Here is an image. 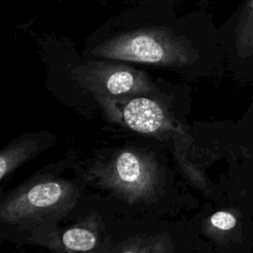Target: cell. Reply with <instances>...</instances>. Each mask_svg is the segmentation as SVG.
Instances as JSON below:
<instances>
[{
  "instance_id": "cell-9",
  "label": "cell",
  "mask_w": 253,
  "mask_h": 253,
  "mask_svg": "<svg viewBox=\"0 0 253 253\" xmlns=\"http://www.w3.org/2000/svg\"><path fill=\"white\" fill-rule=\"evenodd\" d=\"M176 253H205L203 244L200 242V236L190 228L188 220H186V225L181 234Z\"/></svg>"
},
{
  "instance_id": "cell-1",
  "label": "cell",
  "mask_w": 253,
  "mask_h": 253,
  "mask_svg": "<svg viewBox=\"0 0 253 253\" xmlns=\"http://www.w3.org/2000/svg\"><path fill=\"white\" fill-rule=\"evenodd\" d=\"M88 188L102 196L120 215L161 220L186 211L190 198L158 161L132 150L99 161L80 174Z\"/></svg>"
},
{
  "instance_id": "cell-3",
  "label": "cell",
  "mask_w": 253,
  "mask_h": 253,
  "mask_svg": "<svg viewBox=\"0 0 253 253\" xmlns=\"http://www.w3.org/2000/svg\"><path fill=\"white\" fill-rule=\"evenodd\" d=\"M128 217L118 214L91 191L60 227L47 250L51 253H105Z\"/></svg>"
},
{
  "instance_id": "cell-4",
  "label": "cell",
  "mask_w": 253,
  "mask_h": 253,
  "mask_svg": "<svg viewBox=\"0 0 253 253\" xmlns=\"http://www.w3.org/2000/svg\"><path fill=\"white\" fill-rule=\"evenodd\" d=\"M185 225L186 218L150 221L142 236L138 253H176Z\"/></svg>"
},
{
  "instance_id": "cell-2",
  "label": "cell",
  "mask_w": 253,
  "mask_h": 253,
  "mask_svg": "<svg viewBox=\"0 0 253 253\" xmlns=\"http://www.w3.org/2000/svg\"><path fill=\"white\" fill-rule=\"evenodd\" d=\"M83 177L38 175L0 196V236L48 249L60 227L89 195Z\"/></svg>"
},
{
  "instance_id": "cell-5",
  "label": "cell",
  "mask_w": 253,
  "mask_h": 253,
  "mask_svg": "<svg viewBox=\"0 0 253 253\" xmlns=\"http://www.w3.org/2000/svg\"><path fill=\"white\" fill-rule=\"evenodd\" d=\"M124 118L126 125L133 130L149 133L161 126L163 112L154 101L147 98H135L125 107Z\"/></svg>"
},
{
  "instance_id": "cell-8",
  "label": "cell",
  "mask_w": 253,
  "mask_h": 253,
  "mask_svg": "<svg viewBox=\"0 0 253 253\" xmlns=\"http://www.w3.org/2000/svg\"><path fill=\"white\" fill-rule=\"evenodd\" d=\"M239 44L245 53L253 52V0H249L239 28Z\"/></svg>"
},
{
  "instance_id": "cell-6",
  "label": "cell",
  "mask_w": 253,
  "mask_h": 253,
  "mask_svg": "<svg viewBox=\"0 0 253 253\" xmlns=\"http://www.w3.org/2000/svg\"><path fill=\"white\" fill-rule=\"evenodd\" d=\"M110 55L143 62H158L164 56V49L152 37L137 36L115 45Z\"/></svg>"
},
{
  "instance_id": "cell-7",
  "label": "cell",
  "mask_w": 253,
  "mask_h": 253,
  "mask_svg": "<svg viewBox=\"0 0 253 253\" xmlns=\"http://www.w3.org/2000/svg\"><path fill=\"white\" fill-rule=\"evenodd\" d=\"M152 220L128 219L105 253H138L142 236Z\"/></svg>"
},
{
  "instance_id": "cell-10",
  "label": "cell",
  "mask_w": 253,
  "mask_h": 253,
  "mask_svg": "<svg viewBox=\"0 0 253 253\" xmlns=\"http://www.w3.org/2000/svg\"><path fill=\"white\" fill-rule=\"evenodd\" d=\"M133 85V76L131 73L122 70L113 73L107 80V88L112 94H121L127 92Z\"/></svg>"
}]
</instances>
